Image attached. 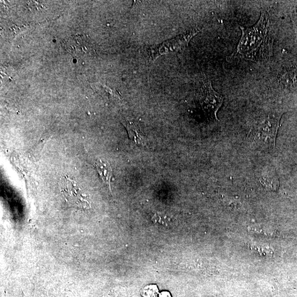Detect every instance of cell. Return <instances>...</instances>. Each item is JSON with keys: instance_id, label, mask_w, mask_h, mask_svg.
<instances>
[{"instance_id": "8fae6325", "label": "cell", "mask_w": 297, "mask_h": 297, "mask_svg": "<svg viewBox=\"0 0 297 297\" xmlns=\"http://www.w3.org/2000/svg\"><path fill=\"white\" fill-rule=\"evenodd\" d=\"M153 220L155 222H159L162 225H169L171 224V221H172V219L170 218L168 215L163 214H156Z\"/></svg>"}, {"instance_id": "7a4b0ae2", "label": "cell", "mask_w": 297, "mask_h": 297, "mask_svg": "<svg viewBox=\"0 0 297 297\" xmlns=\"http://www.w3.org/2000/svg\"><path fill=\"white\" fill-rule=\"evenodd\" d=\"M282 115L271 113L256 121L250 131L251 139L260 148L275 147L276 139Z\"/></svg>"}, {"instance_id": "52a82bcc", "label": "cell", "mask_w": 297, "mask_h": 297, "mask_svg": "<svg viewBox=\"0 0 297 297\" xmlns=\"http://www.w3.org/2000/svg\"><path fill=\"white\" fill-rule=\"evenodd\" d=\"M123 124L128 130L131 140L138 145H146V140L144 133L136 123L125 121L123 122Z\"/></svg>"}, {"instance_id": "277c9868", "label": "cell", "mask_w": 297, "mask_h": 297, "mask_svg": "<svg viewBox=\"0 0 297 297\" xmlns=\"http://www.w3.org/2000/svg\"><path fill=\"white\" fill-rule=\"evenodd\" d=\"M199 102L206 117L210 120L218 121L217 114L224 102V98L214 91L209 80H204L200 89Z\"/></svg>"}, {"instance_id": "5b68a950", "label": "cell", "mask_w": 297, "mask_h": 297, "mask_svg": "<svg viewBox=\"0 0 297 297\" xmlns=\"http://www.w3.org/2000/svg\"><path fill=\"white\" fill-rule=\"evenodd\" d=\"M59 185L61 194L70 205L80 209H90L91 204L88 196L76 182L65 176L61 178Z\"/></svg>"}, {"instance_id": "9c48e42d", "label": "cell", "mask_w": 297, "mask_h": 297, "mask_svg": "<svg viewBox=\"0 0 297 297\" xmlns=\"http://www.w3.org/2000/svg\"><path fill=\"white\" fill-rule=\"evenodd\" d=\"M261 180L262 184L267 189L271 190H275L279 186V182L276 176L272 175H266L263 176Z\"/></svg>"}, {"instance_id": "6da1fadb", "label": "cell", "mask_w": 297, "mask_h": 297, "mask_svg": "<svg viewBox=\"0 0 297 297\" xmlns=\"http://www.w3.org/2000/svg\"><path fill=\"white\" fill-rule=\"evenodd\" d=\"M242 35L234 53L228 59L240 58L253 62H265L273 55V28L268 9L263 10L257 24L240 27Z\"/></svg>"}, {"instance_id": "8992f818", "label": "cell", "mask_w": 297, "mask_h": 297, "mask_svg": "<svg viewBox=\"0 0 297 297\" xmlns=\"http://www.w3.org/2000/svg\"><path fill=\"white\" fill-rule=\"evenodd\" d=\"M63 46L69 53L78 57L90 55L94 51L89 37L80 34L70 37L65 41Z\"/></svg>"}, {"instance_id": "30bf717a", "label": "cell", "mask_w": 297, "mask_h": 297, "mask_svg": "<svg viewBox=\"0 0 297 297\" xmlns=\"http://www.w3.org/2000/svg\"><path fill=\"white\" fill-rule=\"evenodd\" d=\"M141 294L143 297H157L159 294V289L157 285H147L143 288Z\"/></svg>"}, {"instance_id": "4fadbf2b", "label": "cell", "mask_w": 297, "mask_h": 297, "mask_svg": "<svg viewBox=\"0 0 297 297\" xmlns=\"http://www.w3.org/2000/svg\"><path fill=\"white\" fill-rule=\"evenodd\" d=\"M159 297H173L172 294L167 291H163L159 294Z\"/></svg>"}, {"instance_id": "3957f363", "label": "cell", "mask_w": 297, "mask_h": 297, "mask_svg": "<svg viewBox=\"0 0 297 297\" xmlns=\"http://www.w3.org/2000/svg\"><path fill=\"white\" fill-rule=\"evenodd\" d=\"M202 28H195L175 38L162 43L157 46L145 48V54L150 61H154L161 56L176 53L187 46L190 40L200 31Z\"/></svg>"}, {"instance_id": "ba28073f", "label": "cell", "mask_w": 297, "mask_h": 297, "mask_svg": "<svg viewBox=\"0 0 297 297\" xmlns=\"http://www.w3.org/2000/svg\"><path fill=\"white\" fill-rule=\"evenodd\" d=\"M94 166L101 180L105 186L111 190V179L113 175V170L109 163L99 160L95 163Z\"/></svg>"}, {"instance_id": "7c38bea8", "label": "cell", "mask_w": 297, "mask_h": 297, "mask_svg": "<svg viewBox=\"0 0 297 297\" xmlns=\"http://www.w3.org/2000/svg\"><path fill=\"white\" fill-rule=\"evenodd\" d=\"M249 231H253L259 234H264L268 236H273L276 232L275 230L273 227H249Z\"/></svg>"}]
</instances>
